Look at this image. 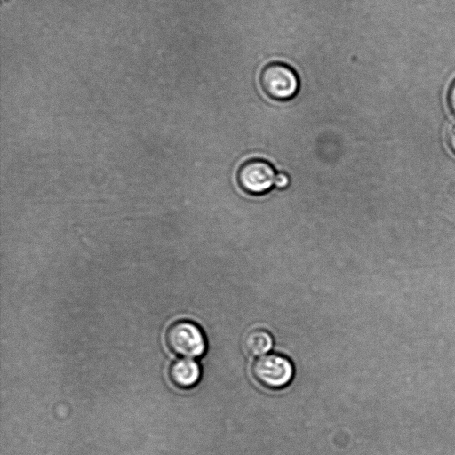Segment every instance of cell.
I'll return each mask as SVG.
<instances>
[{
	"label": "cell",
	"instance_id": "6",
	"mask_svg": "<svg viewBox=\"0 0 455 455\" xmlns=\"http://www.w3.org/2000/svg\"><path fill=\"white\" fill-rule=\"evenodd\" d=\"M272 335L264 329H253L243 339L244 350L252 356L267 355L273 347Z\"/></svg>",
	"mask_w": 455,
	"mask_h": 455
},
{
	"label": "cell",
	"instance_id": "3",
	"mask_svg": "<svg viewBox=\"0 0 455 455\" xmlns=\"http://www.w3.org/2000/svg\"><path fill=\"white\" fill-rule=\"evenodd\" d=\"M251 374L264 387L279 389L291 381L294 367L291 362L282 355L267 354L255 359L251 365Z\"/></svg>",
	"mask_w": 455,
	"mask_h": 455
},
{
	"label": "cell",
	"instance_id": "2",
	"mask_svg": "<svg viewBox=\"0 0 455 455\" xmlns=\"http://www.w3.org/2000/svg\"><path fill=\"white\" fill-rule=\"evenodd\" d=\"M261 87L270 99L278 101L292 100L299 91L298 74L289 65L271 63L260 75Z\"/></svg>",
	"mask_w": 455,
	"mask_h": 455
},
{
	"label": "cell",
	"instance_id": "7",
	"mask_svg": "<svg viewBox=\"0 0 455 455\" xmlns=\"http://www.w3.org/2000/svg\"><path fill=\"white\" fill-rule=\"evenodd\" d=\"M446 140L449 148L455 154V122L448 127Z\"/></svg>",
	"mask_w": 455,
	"mask_h": 455
},
{
	"label": "cell",
	"instance_id": "9",
	"mask_svg": "<svg viewBox=\"0 0 455 455\" xmlns=\"http://www.w3.org/2000/svg\"><path fill=\"white\" fill-rule=\"evenodd\" d=\"M289 184V178L284 173H278L275 177V185L278 188H284Z\"/></svg>",
	"mask_w": 455,
	"mask_h": 455
},
{
	"label": "cell",
	"instance_id": "8",
	"mask_svg": "<svg viewBox=\"0 0 455 455\" xmlns=\"http://www.w3.org/2000/svg\"><path fill=\"white\" fill-rule=\"evenodd\" d=\"M448 104L451 113L455 116V81L452 83L449 90Z\"/></svg>",
	"mask_w": 455,
	"mask_h": 455
},
{
	"label": "cell",
	"instance_id": "5",
	"mask_svg": "<svg viewBox=\"0 0 455 455\" xmlns=\"http://www.w3.org/2000/svg\"><path fill=\"white\" fill-rule=\"evenodd\" d=\"M169 377L176 387L189 388L199 381L201 368L194 359L182 357L170 365Z\"/></svg>",
	"mask_w": 455,
	"mask_h": 455
},
{
	"label": "cell",
	"instance_id": "1",
	"mask_svg": "<svg viewBox=\"0 0 455 455\" xmlns=\"http://www.w3.org/2000/svg\"><path fill=\"white\" fill-rule=\"evenodd\" d=\"M165 342L172 353L185 358L200 357L206 348L205 337L201 328L185 320L174 322L168 327Z\"/></svg>",
	"mask_w": 455,
	"mask_h": 455
},
{
	"label": "cell",
	"instance_id": "4",
	"mask_svg": "<svg viewBox=\"0 0 455 455\" xmlns=\"http://www.w3.org/2000/svg\"><path fill=\"white\" fill-rule=\"evenodd\" d=\"M275 172L273 166L260 159L243 164L237 172L240 188L250 195H262L275 185Z\"/></svg>",
	"mask_w": 455,
	"mask_h": 455
}]
</instances>
